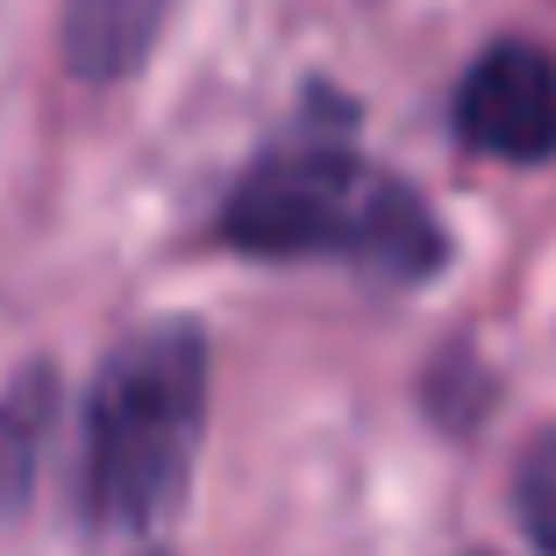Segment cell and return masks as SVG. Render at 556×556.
Segmentation results:
<instances>
[{"mask_svg":"<svg viewBox=\"0 0 556 556\" xmlns=\"http://www.w3.org/2000/svg\"><path fill=\"white\" fill-rule=\"evenodd\" d=\"M207 435V336L200 321H150L108 350L86 393L79 507L93 535H157L186 500Z\"/></svg>","mask_w":556,"mask_h":556,"instance_id":"obj_1","label":"cell"},{"mask_svg":"<svg viewBox=\"0 0 556 556\" xmlns=\"http://www.w3.org/2000/svg\"><path fill=\"white\" fill-rule=\"evenodd\" d=\"M514 514H521V535L535 542V556H556V421L521 450V471H514Z\"/></svg>","mask_w":556,"mask_h":556,"instance_id":"obj_6","label":"cell"},{"mask_svg":"<svg viewBox=\"0 0 556 556\" xmlns=\"http://www.w3.org/2000/svg\"><path fill=\"white\" fill-rule=\"evenodd\" d=\"M50 414H58V378H50V364H29L0 393V521H15L29 507L50 450Z\"/></svg>","mask_w":556,"mask_h":556,"instance_id":"obj_5","label":"cell"},{"mask_svg":"<svg viewBox=\"0 0 556 556\" xmlns=\"http://www.w3.org/2000/svg\"><path fill=\"white\" fill-rule=\"evenodd\" d=\"M222 243L243 257H286V264L343 257L378 278H400V286L428 278L450 257L428 200L407 179L336 143L271 150L250 164L222 207Z\"/></svg>","mask_w":556,"mask_h":556,"instance_id":"obj_2","label":"cell"},{"mask_svg":"<svg viewBox=\"0 0 556 556\" xmlns=\"http://www.w3.org/2000/svg\"><path fill=\"white\" fill-rule=\"evenodd\" d=\"M457 136L478 157L549 164L556 157V58L542 43H492L457 79Z\"/></svg>","mask_w":556,"mask_h":556,"instance_id":"obj_3","label":"cell"},{"mask_svg":"<svg viewBox=\"0 0 556 556\" xmlns=\"http://www.w3.org/2000/svg\"><path fill=\"white\" fill-rule=\"evenodd\" d=\"M172 0H65V65L79 79H129L150 58Z\"/></svg>","mask_w":556,"mask_h":556,"instance_id":"obj_4","label":"cell"}]
</instances>
